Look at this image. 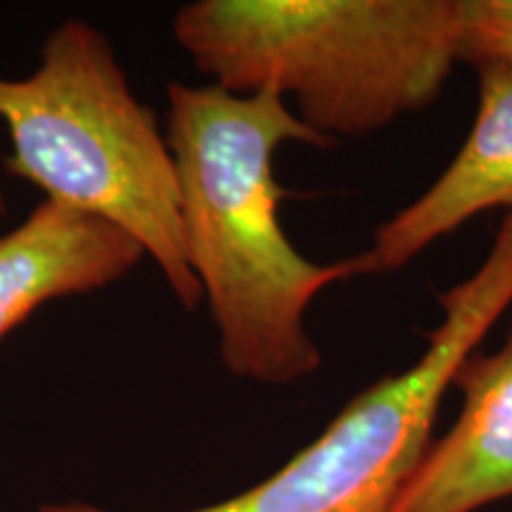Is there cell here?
Returning <instances> with one entry per match:
<instances>
[{"mask_svg": "<svg viewBox=\"0 0 512 512\" xmlns=\"http://www.w3.org/2000/svg\"><path fill=\"white\" fill-rule=\"evenodd\" d=\"M512 304V211L475 273L439 297L441 323L411 368L356 394L323 434L271 477L228 501L188 512H389L432 441L460 363ZM36 512H112L83 501Z\"/></svg>", "mask_w": 512, "mask_h": 512, "instance_id": "cell-4", "label": "cell"}, {"mask_svg": "<svg viewBox=\"0 0 512 512\" xmlns=\"http://www.w3.org/2000/svg\"><path fill=\"white\" fill-rule=\"evenodd\" d=\"M143 256L124 228L69 204L41 202L0 235V342L38 306L117 283Z\"/></svg>", "mask_w": 512, "mask_h": 512, "instance_id": "cell-6", "label": "cell"}, {"mask_svg": "<svg viewBox=\"0 0 512 512\" xmlns=\"http://www.w3.org/2000/svg\"><path fill=\"white\" fill-rule=\"evenodd\" d=\"M0 119L12 145L10 176L124 228L178 302L197 309L202 287L185 254L174 157L100 29L67 19L50 31L34 74L0 76Z\"/></svg>", "mask_w": 512, "mask_h": 512, "instance_id": "cell-3", "label": "cell"}, {"mask_svg": "<svg viewBox=\"0 0 512 512\" xmlns=\"http://www.w3.org/2000/svg\"><path fill=\"white\" fill-rule=\"evenodd\" d=\"M463 411L430 441L389 512H475L512 496V323L501 349H475L451 380Z\"/></svg>", "mask_w": 512, "mask_h": 512, "instance_id": "cell-5", "label": "cell"}, {"mask_svg": "<svg viewBox=\"0 0 512 512\" xmlns=\"http://www.w3.org/2000/svg\"><path fill=\"white\" fill-rule=\"evenodd\" d=\"M166 143L176 164L188 264L219 330L230 375L290 384L323 363L306 311L325 287L375 273L368 252L316 264L280 223L287 190L275 181L278 147L335 143L306 126L285 95L261 88L171 83Z\"/></svg>", "mask_w": 512, "mask_h": 512, "instance_id": "cell-1", "label": "cell"}, {"mask_svg": "<svg viewBox=\"0 0 512 512\" xmlns=\"http://www.w3.org/2000/svg\"><path fill=\"white\" fill-rule=\"evenodd\" d=\"M458 62L512 74V0H460Z\"/></svg>", "mask_w": 512, "mask_h": 512, "instance_id": "cell-8", "label": "cell"}, {"mask_svg": "<svg viewBox=\"0 0 512 512\" xmlns=\"http://www.w3.org/2000/svg\"><path fill=\"white\" fill-rule=\"evenodd\" d=\"M475 124L446 171L375 230V273L399 271L486 209L512 211V74L479 69Z\"/></svg>", "mask_w": 512, "mask_h": 512, "instance_id": "cell-7", "label": "cell"}, {"mask_svg": "<svg viewBox=\"0 0 512 512\" xmlns=\"http://www.w3.org/2000/svg\"><path fill=\"white\" fill-rule=\"evenodd\" d=\"M5 211H8V202H5V195L0 192V216H5Z\"/></svg>", "mask_w": 512, "mask_h": 512, "instance_id": "cell-9", "label": "cell"}, {"mask_svg": "<svg viewBox=\"0 0 512 512\" xmlns=\"http://www.w3.org/2000/svg\"><path fill=\"white\" fill-rule=\"evenodd\" d=\"M174 36L214 86L292 95L299 119L337 143L439 100L460 0H197Z\"/></svg>", "mask_w": 512, "mask_h": 512, "instance_id": "cell-2", "label": "cell"}]
</instances>
